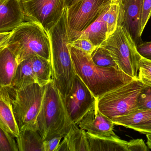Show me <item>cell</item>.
I'll return each instance as SVG.
<instances>
[{
	"instance_id": "6da1fadb",
	"label": "cell",
	"mask_w": 151,
	"mask_h": 151,
	"mask_svg": "<svg viewBox=\"0 0 151 151\" xmlns=\"http://www.w3.org/2000/svg\"><path fill=\"white\" fill-rule=\"evenodd\" d=\"M76 74L96 99L133 80L118 67L104 68L94 64L91 55L68 43Z\"/></svg>"
},
{
	"instance_id": "7a4b0ae2",
	"label": "cell",
	"mask_w": 151,
	"mask_h": 151,
	"mask_svg": "<svg viewBox=\"0 0 151 151\" xmlns=\"http://www.w3.org/2000/svg\"><path fill=\"white\" fill-rule=\"evenodd\" d=\"M73 124L65 99L52 80L46 86L35 124L45 141L55 137L64 138Z\"/></svg>"
},
{
	"instance_id": "3957f363",
	"label": "cell",
	"mask_w": 151,
	"mask_h": 151,
	"mask_svg": "<svg viewBox=\"0 0 151 151\" xmlns=\"http://www.w3.org/2000/svg\"><path fill=\"white\" fill-rule=\"evenodd\" d=\"M4 47H7L14 54L18 64L34 56L52 61L48 33L35 22H24L10 32Z\"/></svg>"
},
{
	"instance_id": "277c9868",
	"label": "cell",
	"mask_w": 151,
	"mask_h": 151,
	"mask_svg": "<svg viewBox=\"0 0 151 151\" xmlns=\"http://www.w3.org/2000/svg\"><path fill=\"white\" fill-rule=\"evenodd\" d=\"M144 86L139 79H133L97 99V108L111 120L133 113L139 110L138 99Z\"/></svg>"
},
{
	"instance_id": "5b68a950",
	"label": "cell",
	"mask_w": 151,
	"mask_h": 151,
	"mask_svg": "<svg viewBox=\"0 0 151 151\" xmlns=\"http://www.w3.org/2000/svg\"><path fill=\"white\" fill-rule=\"evenodd\" d=\"M100 46L109 52L123 72L133 79H139V60L140 55L137 51L136 43L125 28L118 25Z\"/></svg>"
},
{
	"instance_id": "8992f818",
	"label": "cell",
	"mask_w": 151,
	"mask_h": 151,
	"mask_svg": "<svg viewBox=\"0 0 151 151\" xmlns=\"http://www.w3.org/2000/svg\"><path fill=\"white\" fill-rule=\"evenodd\" d=\"M8 86L13 112L19 129L35 123L44 98L46 86L36 83L20 90Z\"/></svg>"
},
{
	"instance_id": "52a82bcc",
	"label": "cell",
	"mask_w": 151,
	"mask_h": 151,
	"mask_svg": "<svg viewBox=\"0 0 151 151\" xmlns=\"http://www.w3.org/2000/svg\"><path fill=\"white\" fill-rule=\"evenodd\" d=\"M52 80L64 99L71 90L76 74L68 43L59 40L51 45Z\"/></svg>"
},
{
	"instance_id": "ba28073f",
	"label": "cell",
	"mask_w": 151,
	"mask_h": 151,
	"mask_svg": "<svg viewBox=\"0 0 151 151\" xmlns=\"http://www.w3.org/2000/svg\"><path fill=\"white\" fill-rule=\"evenodd\" d=\"M109 0H81L67 8L68 35L69 42L81 33L99 15Z\"/></svg>"
},
{
	"instance_id": "9c48e42d",
	"label": "cell",
	"mask_w": 151,
	"mask_h": 151,
	"mask_svg": "<svg viewBox=\"0 0 151 151\" xmlns=\"http://www.w3.org/2000/svg\"><path fill=\"white\" fill-rule=\"evenodd\" d=\"M25 22L41 25L48 33L57 23L66 8L64 0H20Z\"/></svg>"
},
{
	"instance_id": "30bf717a",
	"label": "cell",
	"mask_w": 151,
	"mask_h": 151,
	"mask_svg": "<svg viewBox=\"0 0 151 151\" xmlns=\"http://www.w3.org/2000/svg\"><path fill=\"white\" fill-rule=\"evenodd\" d=\"M65 101L72 123L77 124L96 105L97 99L76 75L71 90L65 98Z\"/></svg>"
},
{
	"instance_id": "8fae6325",
	"label": "cell",
	"mask_w": 151,
	"mask_h": 151,
	"mask_svg": "<svg viewBox=\"0 0 151 151\" xmlns=\"http://www.w3.org/2000/svg\"><path fill=\"white\" fill-rule=\"evenodd\" d=\"M86 136L89 151H147L148 150L145 141L141 139L127 141L121 139L117 135L101 137L94 136L86 132Z\"/></svg>"
},
{
	"instance_id": "7c38bea8",
	"label": "cell",
	"mask_w": 151,
	"mask_h": 151,
	"mask_svg": "<svg viewBox=\"0 0 151 151\" xmlns=\"http://www.w3.org/2000/svg\"><path fill=\"white\" fill-rule=\"evenodd\" d=\"M142 11V0H121L118 25L127 30L136 45L141 37L140 24Z\"/></svg>"
},
{
	"instance_id": "4fadbf2b",
	"label": "cell",
	"mask_w": 151,
	"mask_h": 151,
	"mask_svg": "<svg viewBox=\"0 0 151 151\" xmlns=\"http://www.w3.org/2000/svg\"><path fill=\"white\" fill-rule=\"evenodd\" d=\"M112 120L101 113L95 105L76 124L86 132L94 136L109 137L116 136Z\"/></svg>"
},
{
	"instance_id": "5bb4252c",
	"label": "cell",
	"mask_w": 151,
	"mask_h": 151,
	"mask_svg": "<svg viewBox=\"0 0 151 151\" xmlns=\"http://www.w3.org/2000/svg\"><path fill=\"white\" fill-rule=\"evenodd\" d=\"M24 22L19 0H0V32L12 31Z\"/></svg>"
},
{
	"instance_id": "9a60e30c",
	"label": "cell",
	"mask_w": 151,
	"mask_h": 151,
	"mask_svg": "<svg viewBox=\"0 0 151 151\" xmlns=\"http://www.w3.org/2000/svg\"><path fill=\"white\" fill-rule=\"evenodd\" d=\"M0 127L16 138L20 134V129L16 121L8 86H1L0 89Z\"/></svg>"
},
{
	"instance_id": "2e32d148",
	"label": "cell",
	"mask_w": 151,
	"mask_h": 151,
	"mask_svg": "<svg viewBox=\"0 0 151 151\" xmlns=\"http://www.w3.org/2000/svg\"><path fill=\"white\" fill-rule=\"evenodd\" d=\"M16 139L19 151H44V140L35 123L21 128Z\"/></svg>"
},
{
	"instance_id": "e0dca14e",
	"label": "cell",
	"mask_w": 151,
	"mask_h": 151,
	"mask_svg": "<svg viewBox=\"0 0 151 151\" xmlns=\"http://www.w3.org/2000/svg\"><path fill=\"white\" fill-rule=\"evenodd\" d=\"M18 65L15 55L7 47L0 48L1 86L11 85Z\"/></svg>"
},
{
	"instance_id": "ac0fdd59",
	"label": "cell",
	"mask_w": 151,
	"mask_h": 151,
	"mask_svg": "<svg viewBox=\"0 0 151 151\" xmlns=\"http://www.w3.org/2000/svg\"><path fill=\"white\" fill-rule=\"evenodd\" d=\"M103 10L78 38L88 40L96 47L100 46L109 37L108 32L106 23L103 19Z\"/></svg>"
},
{
	"instance_id": "d6986e66",
	"label": "cell",
	"mask_w": 151,
	"mask_h": 151,
	"mask_svg": "<svg viewBox=\"0 0 151 151\" xmlns=\"http://www.w3.org/2000/svg\"><path fill=\"white\" fill-rule=\"evenodd\" d=\"M36 83V77L29 58L18 64L10 86L15 90H18Z\"/></svg>"
},
{
	"instance_id": "ffe728a7",
	"label": "cell",
	"mask_w": 151,
	"mask_h": 151,
	"mask_svg": "<svg viewBox=\"0 0 151 151\" xmlns=\"http://www.w3.org/2000/svg\"><path fill=\"white\" fill-rule=\"evenodd\" d=\"M32 69L37 83L46 86L52 81L53 70L52 61L38 56L31 57Z\"/></svg>"
},
{
	"instance_id": "44dd1931",
	"label": "cell",
	"mask_w": 151,
	"mask_h": 151,
	"mask_svg": "<svg viewBox=\"0 0 151 151\" xmlns=\"http://www.w3.org/2000/svg\"><path fill=\"white\" fill-rule=\"evenodd\" d=\"M151 120V109L139 110L123 116L112 119L114 124L122 125L126 128H132Z\"/></svg>"
},
{
	"instance_id": "7402d4cb",
	"label": "cell",
	"mask_w": 151,
	"mask_h": 151,
	"mask_svg": "<svg viewBox=\"0 0 151 151\" xmlns=\"http://www.w3.org/2000/svg\"><path fill=\"white\" fill-rule=\"evenodd\" d=\"M70 151H89L86 132L73 124L70 130L64 137Z\"/></svg>"
},
{
	"instance_id": "603a6c76",
	"label": "cell",
	"mask_w": 151,
	"mask_h": 151,
	"mask_svg": "<svg viewBox=\"0 0 151 151\" xmlns=\"http://www.w3.org/2000/svg\"><path fill=\"white\" fill-rule=\"evenodd\" d=\"M121 0H109L103 10V19L106 23L109 36L118 26Z\"/></svg>"
},
{
	"instance_id": "cb8c5ba5",
	"label": "cell",
	"mask_w": 151,
	"mask_h": 151,
	"mask_svg": "<svg viewBox=\"0 0 151 151\" xmlns=\"http://www.w3.org/2000/svg\"><path fill=\"white\" fill-rule=\"evenodd\" d=\"M91 55L93 61L97 66L104 68L117 67L109 52L101 47H96Z\"/></svg>"
},
{
	"instance_id": "d4e9b609",
	"label": "cell",
	"mask_w": 151,
	"mask_h": 151,
	"mask_svg": "<svg viewBox=\"0 0 151 151\" xmlns=\"http://www.w3.org/2000/svg\"><path fill=\"white\" fill-rule=\"evenodd\" d=\"M0 151H19L16 138L0 127Z\"/></svg>"
},
{
	"instance_id": "484cf974",
	"label": "cell",
	"mask_w": 151,
	"mask_h": 151,
	"mask_svg": "<svg viewBox=\"0 0 151 151\" xmlns=\"http://www.w3.org/2000/svg\"><path fill=\"white\" fill-rule=\"evenodd\" d=\"M137 106L140 110L151 109V84L144 83L138 99Z\"/></svg>"
},
{
	"instance_id": "4316f807",
	"label": "cell",
	"mask_w": 151,
	"mask_h": 151,
	"mask_svg": "<svg viewBox=\"0 0 151 151\" xmlns=\"http://www.w3.org/2000/svg\"><path fill=\"white\" fill-rule=\"evenodd\" d=\"M69 44L90 55L97 47L91 41L85 39L78 38L73 41L69 42Z\"/></svg>"
},
{
	"instance_id": "83f0119b",
	"label": "cell",
	"mask_w": 151,
	"mask_h": 151,
	"mask_svg": "<svg viewBox=\"0 0 151 151\" xmlns=\"http://www.w3.org/2000/svg\"><path fill=\"white\" fill-rule=\"evenodd\" d=\"M151 78V60L140 56L139 60L138 78Z\"/></svg>"
},
{
	"instance_id": "f1b7e54d",
	"label": "cell",
	"mask_w": 151,
	"mask_h": 151,
	"mask_svg": "<svg viewBox=\"0 0 151 151\" xmlns=\"http://www.w3.org/2000/svg\"><path fill=\"white\" fill-rule=\"evenodd\" d=\"M151 17V0H142V11L140 24V34L142 35L144 29Z\"/></svg>"
},
{
	"instance_id": "f546056e",
	"label": "cell",
	"mask_w": 151,
	"mask_h": 151,
	"mask_svg": "<svg viewBox=\"0 0 151 151\" xmlns=\"http://www.w3.org/2000/svg\"><path fill=\"white\" fill-rule=\"evenodd\" d=\"M137 50L141 57L151 60V41L137 44Z\"/></svg>"
},
{
	"instance_id": "4dcf8cb0",
	"label": "cell",
	"mask_w": 151,
	"mask_h": 151,
	"mask_svg": "<svg viewBox=\"0 0 151 151\" xmlns=\"http://www.w3.org/2000/svg\"><path fill=\"white\" fill-rule=\"evenodd\" d=\"M62 137H55L44 141V151H56L62 139Z\"/></svg>"
},
{
	"instance_id": "1f68e13d",
	"label": "cell",
	"mask_w": 151,
	"mask_h": 151,
	"mask_svg": "<svg viewBox=\"0 0 151 151\" xmlns=\"http://www.w3.org/2000/svg\"><path fill=\"white\" fill-rule=\"evenodd\" d=\"M132 129L136 131L145 135L151 134V120L144 123L139 124Z\"/></svg>"
},
{
	"instance_id": "d6a6232c",
	"label": "cell",
	"mask_w": 151,
	"mask_h": 151,
	"mask_svg": "<svg viewBox=\"0 0 151 151\" xmlns=\"http://www.w3.org/2000/svg\"><path fill=\"white\" fill-rule=\"evenodd\" d=\"M10 32H0V48L3 47L10 35Z\"/></svg>"
},
{
	"instance_id": "836d02e7",
	"label": "cell",
	"mask_w": 151,
	"mask_h": 151,
	"mask_svg": "<svg viewBox=\"0 0 151 151\" xmlns=\"http://www.w3.org/2000/svg\"><path fill=\"white\" fill-rule=\"evenodd\" d=\"M56 151H70L68 143L64 138L63 140L61 141Z\"/></svg>"
},
{
	"instance_id": "e575fe53",
	"label": "cell",
	"mask_w": 151,
	"mask_h": 151,
	"mask_svg": "<svg viewBox=\"0 0 151 151\" xmlns=\"http://www.w3.org/2000/svg\"><path fill=\"white\" fill-rule=\"evenodd\" d=\"M81 0H64L65 6L67 8L75 5L77 2H79Z\"/></svg>"
},
{
	"instance_id": "d590c367",
	"label": "cell",
	"mask_w": 151,
	"mask_h": 151,
	"mask_svg": "<svg viewBox=\"0 0 151 151\" xmlns=\"http://www.w3.org/2000/svg\"><path fill=\"white\" fill-rule=\"evenodd\" d=\"M146 137L147 139V146L150 149H151V134H146Z\"/></svg>"
},
{
	"instance_id": "8d00e7d4",
	"label": "cell",
	"mask_w": 151,
	"mask_h": 151,
	"mask_svg": "<svg viewBox=\"0 0 151 151\" xmlns=\"http://www.w3.org/2000/svg\"><path fill=\"white\" fill-rule=\"evenodd\" d=\"M139 79L144 83L151 84V78H141Z\"/></svg>"
},
{
	"instance_id": "74e56055",
	"label": "cell",
	"mask_w": 151,
	"mask_h": 151,
	"mask_svg": "<svg viewBox=\"0 0 151 151\" xmlns=\"http://www.w3.org/2000/svg\"><path fill=\"white\" fill-rule=\"evenodd\" d=\"M19 1H20V0H19Z\"/></svg>"
}]
</instances>
